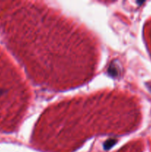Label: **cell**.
<instances>
[{"mask_svg": "<svg viewBox=\"0 0 151 152\" xmlns=\"http://www.w3.org/2000/svg\"><path fill=\"white\" fill-rule=\"evenodd\" d=\"M115 143H116V140H108V141L106 142L105 144H104V148L105 149L110 148L111 146H113V145L115 144Z\"/></svg>", "mask_w": 151, "mask_h": 152, "instance_id": "1", "label": "cell"}]
</instances>
